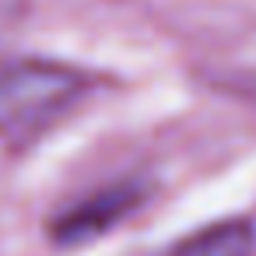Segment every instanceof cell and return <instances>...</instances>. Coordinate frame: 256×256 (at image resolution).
<instances>
[{
  "label": "cell",
  "instance_id": "1",
  "mask_svg": "<svg viewBox=\"0 0 256 256\" xmlns=\"http://www.w3.org/2000/svg\"><path fill=\"white\" fill-rule=\"evenodd\" d=\"M88 95V78L53 60L0 64V140L32 144Z\"/></svg>",
  "mask_w": 256,
  "mask_h": 256
},
{
  "label": "cell",
  "instance_id": "2",
  "mask_svg": "<svg viewBox=\"0 0 256 256\" xmlns=\"http://www.w3.org/2000/svg\"><path fill=\"white\" fill-rule=\"evenodd\" d=\"M140 186L137 182H120L109 186L95 196H84L78 207H70L67 214H60L50 224V238L56 246H84L98 235H106L112 224H120L137 204H140Z\"/></svg>",
  "mask_w": 256,
  "mask_h": 256
},
{
  "label": "cell",
  "instance_id": "3",
  "mask_svg": "<svg viewBox=\"0 0 256 256\" xmlns=\"http://www.w3.org/2000/svg\"><path fill=\"white\" fill-rule=\"evenodd\" d=\"M151 256H256V232L249 221H221Z\"/></svg>",
  "mask_w": 256,
  "mask_h": 256
},
{
  "label": "cell",
  "instance_id": "4",
  "mask_svg": "<svg viewBox=\"0 0 256 256\" xmlns=\"http://www.w3.org/2000/svg\"><path fill=\"white\" fill-rule=\"evenodd\" d=\"M22 14H25V0H0V46L8 42V36L14 32Z\"/></svg>",
  "mask_w": 256,
  "mask_h": 256
}]
</instances>
